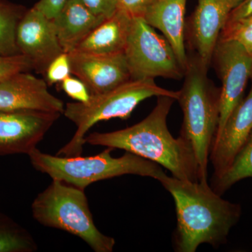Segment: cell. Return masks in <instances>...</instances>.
<instances>
[{
    "label": "cell",
    "instance_id": "obj_1",
    "mask_svg": "<svg viewBox=\"0 0 252 252\" xmlns=\"http://www.w3.org/2000/svg\"><path fill=\"white\" fill-rule=\"evenodd\" d=\"M159 182L175 201V251L195 252L203 244L218 248L226 243L241 217V205L222 198L208 182L182 180L166 174Z\"/></svg>",
    "mask_w": 252,
    "mask_h": 252
},
{
    "label": "cell",
    "instance_id": "obj_2",
    "mask_svg": "<svg viewBox=\"0 0 252 252\" xmlns=\"http://www.w3.org/2000/svg\"><path fill=\"white\" fill-rule=\"evenodd\" d=\"M175 100L168 96L158 97L157 105L140 122L114 132H93L86 136V143L123 149L165 167L172 177L198 182L200 174L191 146L182 135L174 137L167 127Z\"/></svg>",
    "mask_w": 252,
    "mask_h": 252
},
{
    "label": "cell",
    "instance_id": "obj_3",
    "mask_svg": "<svg viewBox=\"0 0 252 252\" xmlns=\"http://www.w3.org/2000/svg\"><path fill=\"white\" fill-rule=\"evenodd\" d=\"M209 68L196 54L188 55L183 86L177 100L183 112L180 135L193 149L200 182L207 183L210 152L220 119V88L209 79Z\"/></svg>",
    "mask_w": 252,
    "mask_h": 252
},
{
    "label": "cell",
    "instance_id": "obj_4",
    "mask_svg": "<svg viewBox=\"0 0 252 252\" xmlns=\"http://www.w3.org/2000/svg\"><path fill=\"white\" fill-rule=\"evenodd\" d=\"M160 96H168L177 100L178 91L160 87L154 79H131L112 90L92 94L87 102H69L63 114L75 124L77 130L57 156L79 157L84 151L86 133L94 124L116 118L126 120L144 99Z\"/></svg>",
    "mask_w": 252,
    "mask_h": 252
},
{
    "label": "cell",
    "instance_id": "obj_5",
    "mask_svg": "<svg viewBox=\"0 0 252 252\" xmlns=\"http://www.w3.org/2000/svg\"><path fill=\"white\" fill-rule=\"evenodd\" d=\"M114 150L107 147L93 157H64L42 153L36 148L28 156L37 171L47 174L52 180L81 189L94 182L122 175H139L159 181L165 175L156 162L128 152L122 157L114 158L111 155Z\"/></svg>",
    "mask_w": 252,
    "mask_h": 252
},
{
    "label": "cell",
    "instance_id": "obj_6",
    "mask_svg": "<svg viewBox=\"0 0 252 252\" xmlns=\"http://www.w3.org/2000/svg\"><path fill=\"white\" fill-rule=\"evenodd\" d=\"M33 218L40 224L79 237L94 252H112L116 241L94 225L84 189L53 180L32 204Z\"/></svg>",
    "mask_w": 252,
    "mask_h": 252
},
{
    "label": "cell",
    "instance_id": "obj_7",
    "mask_svg": "<svg viewBox=\"0 0 252 252\" xmlns=\"http://www.w3.org/2000/svg\"><path fill=\"white\" fill-rule=\"evenodd\" d=\"M124 54L132 80L157 77L180 80L185 76V69L166 38L142 17L132 18Z\"/></svg>",
    "mask_w": 252,
    "mask_h": 252
},
{
    "label": "cell",
    "instance_id": "obj_8",
    "mask_svg": "<svg viewBox=\"0 0 252 252\" xmlns=\"http://www.w3.org/2000/svg\"><path fill=\"white\" fill-rule=\"evenodd\" d=\"M212 63L221 82L216 140L230 114L243 99L245 88L252 77V56L236 41L220 38Z\"/></svg>",
    "mask_w": 252,
    "mask_h": 252
},
{
    "label": "cell",
    "instance_id": "obj_9",
    "mask_svg": "<svg viewBox=\"0 0 252 252\" xmlns=\"http://www.w3.org/2000/svg\"><path fill=\"white\" fill-rule=\"evenodd\" d=\"M60 116L37 110L0 112V156L28 155Z\"/></svg>",
    "mask_w": 252,
    "mask_h": 252
},
{
    "label": "cell",
    "instance_id": "obj_10",
    "mask_svg": "<svg viewBox=\"0 0 252 252\" xmlns=\"http://www.w3.org/2000/svg\"><path fill=\"white\" fill-rule=\"evenodd\" d=\"M186 26L189 43L204 65L210 67L220 33L232 11L243 0H197Z\"/></svg>",
    "mask_w": 252,
    "mask_h": 252
},
{
    "label": "cell",
    "instance_id": "obj_11",
    "mask_svg": "<svg viewBox=\"0 0 252 252\" xmlns=\"http://www.w3.org/2000/svg\"><path fill=\"white\" fill-rule=\"evenodd\" d=\"M16 44L20 54L31 60L33 69L44 75L51 63L64 53L52 19L34 6L18 23Z\"/></svg>",
    "mask_w": 252,
    "mask_h": 252
},
{
    "label": "cell",
    "instance_id": "obj_12",
    "mask_svg": "<svg viewBox=\"0 0 252 252\" xmlns=\"http://www.w3.org/2000/svg\"><path fill=\"white\" fill-rule=\"evenodd\" d=\"M71 73L84 82L92 94L107 92L131 80L124 53L111 55L69 53Z\"/></svg>",
    "mask_w": 252,
    "mask_h": 252
},
{
    "label": "cell",
    "instance_id": "obj_13",
    "mask_svg": "<svg viewBox=\"0 0 252 252\" xmlns=\"http://www.w3.org/2000/svg\"><path fill=\"white\" fill-rule=\"evenodd\" d=\"M37 110L64 112V104L48 90L45 80L27 72L0 82V112Z\"/></svg>",
    "mask_w": 252,
    "mask_h": 252
},
{
    "label": "cell",
    "instance_id": "obj_14",
    "mask_svg": "<svg viewBox=\"0 0 252 252\" xmlns=\"http://www.w3.org/2000/svg\"><path fill=\"white\" fill-rule=\"evenodd\" d=\"M252 86L248 96L243 97L225 123L218 138L214 140L210 160L214 173L211 182L223 176L252 132Z\"/></svg>",
    "mask_w": 252,
    "mask_h": 252
},
{
    "label": "cell",
    "instance_id": "obj_15",
    "mask_svg": "<svg viewBox=\"0 0 252 252\" xmlns=\"http://www.w3.org/2000/svg\"><path fill=\"white\" fill-rule=\"evenodd\" d=\"M187 1L157 0L142 16L149 26L161 32L185 70L188 63L185 46Z\"/></svg>",
    "mask_w": 252,
    "mask_h": 252
},
{
    "label": "cell",
    "instance_id": "obj_16",
    "mask_svg": "<svg viewBox=\"0 0 252 252\" xmlns=\"http://www.w3.org/2000/svg\"><path fill=\"white\" fill-rule=\"evenodd\" d=\"M132 18L125 11L117 9L112 16L94 28L74 51L96 55L124 53Z\"/></svg>",
    "mask_w": 252,
    "mask_h": 252
},
{
    "label": "cell",
    "instance_id": "obj_17",
    "mask_svg": "<svg viewBox=\"0 0 252 252\" xmlns=\"http://www.w3.org/2000/svg\"><path fill=\"white\" fill-rule=\"evenodd\" d=\"M104 20L94 16L79 0H67L52 21L63 51L69 54Z\"/></svg>",
    "mask_w": 252,
    "mask_h": 252
},
{
    "label": "cell",
    "instance_id": "obj_18",
    "mask_svg": "<svg viewBox=\"0 0 252 252\" xmlns=\"http://www.w3.org/2000/svg\"><path fill=\"white\" fill-rule=\"evenodd\" d=\"M250 177L252 178V132L229 168L220 178L211 182V187L222 195L240 180Z\"/></svg>",
    "mask_w": 252,
    "mask_h": 252
},
{
    "label": "cell",
    "instance_id": "obj_19",
    "mask_svg": "<svg viewBox=\"0 0 252 252\" xmlns=\"http://www.w3.org/2000/svg\"><path fill=\"white\" fill-rule=\"evenodd\" d=\"M37 250L32 235L0 212V252H34Z\"/></svg>",
    "mask_w": 252,
    "mask_h": 252
},
{
    "label": "cell",
    "instance_id": "obj_20",
    "mask_svg": "<svg viewBox=\"0 0 252 252\" xmlns=\"http://www.w3.org/2000/svg\"><path fill=\"white\" fill-rule=\"evenodd\" d=\"M24 14L0 1V55L20 54L16 44V30Z\"/></svg>",
    "mask_w": 252,
    "mask_h": 252
},
{
    "label": "cell",
    "instance_id": "obj_21",
    "mask_svg": "<svg viewBox=\"0 0 252 252\" xmlns=\"http://www.w3.org/2000/svg\"><path fill=\"white\" fill-rule=\"evenodd\" d=\"M220 38L236 41L252 56V16L227 22Z\"/></svg>",
    "mask_w": 252,
    "mask_h": 252
},
{
    "label": "cell",
    "instance_id": "obj_22",
    "mask_svg": "<svg viewBox=\"0 0 252 252\" xmlns=\"http://www.w3.org/2000/svg\"><path fill=\"white\" fill-rule=\"evenodd\" d=\"M33 69L31 60L24 55H0V82L20 72Z\"/></svg>",
    "mask_w": 252,
    "mask_h": 252
},
{
    "label": "cell",
    "instance_id": "obj_23",
    "mask_svg": "<svg viewBox=\"0 0 252 252\" xmlns=\"http://www.w3.org/2000/svg\"><path fill=\"white\" fill-rule=\"evenodd\" d=\"M71 74L72 73L68 54L63 53L51 63L44 76L47 84L53 85L61 84L64 79L71 76Z\"/></svg>",
    "mask_w": 252,
    "mask_h": 252
},
{
    "label": "cell",
    "instance_id": "obj_24",
    "mask_svg": "<svg viewBox=\"0 0 252 252\" xmlns=\"http://www.w3.org/2000/svg\"><path fill=\"white\" fill-rule=\"evenodd\" d=\"M61 89L71 98L77 102H86L91 97L90 93L85 84L79 79L69 76L61 83Z\"/></svg>",
    "mask_w": 252,
    "mask_h": 252
},
{
    "label": "cell",
    "instance_id": "obj_25",
    "mask_svg": "<svg viewBox=\"0 0 252 252\" xmlns=\"http://www.w3.org/2000/svg\"><path fill=\"white\" fill-rule=\"evenodd\" d=\"M94 16L106 18L112 16L117 10V0H79Z\"/></svg>",
    "mask_w": 252,
    "mask_h": 252
},
{
    "label": "cell",
    "instance_id": "obj_26",
    "mask_svg": "<svg viewBox=\"0 0 252 252\" xmlns=\"http://www.w3.org/2000/svg\"><path fill=\"white\" fill-rule=\"evenodd\" d=\"M157 0H117V9L134 17H142Z\"/></svg>",
    "mask_w": 252,
    "mask_h": 252
},
{
    "label": "cell",
    "instance_id": "obj_27",
    "mask_svg": "<svg viewBox=\"0 0 252 252\" xmlns=\"http://www.w3.org/2000/svg\"><path fill=\"white\" fill-rule=\"evenodd\" d=\"M67 0H39L34 6L50 19L56 17Z\"/></svg>",
    "mask_w": 252,
    "mask_h": 252
},
{
    "label": "cell",
    "instance_id": "obj_28",
    "mask_svg": "<svg viewBox=\"0 0 252 252\" xmlns=\"http://www.w3.org/2000/svg\"><path fill=\"white\" fill-rule=\"evenodd\" d=\"M252 16V0H243L230 14L228 22Z\"/></svg>",
    "mask_w": 252,
    "mask_h": 252
}]
</instances>
